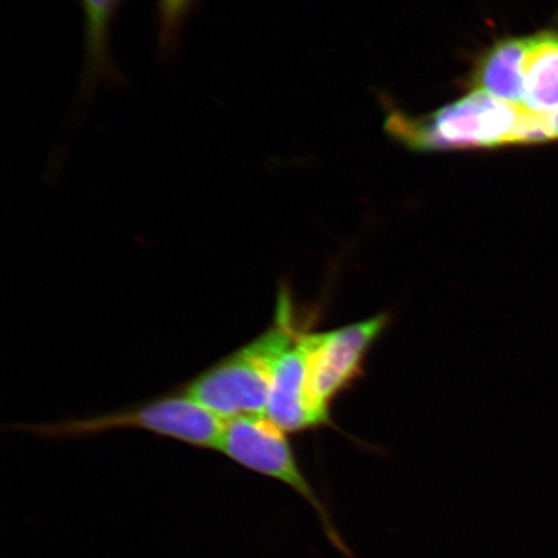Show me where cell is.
I'll use <instances>...</instances> for the list:
<instances>
[{
    "instance_id": "cell-2",
    "label": "cell",
    "mask_w": 558,
    "mask_h": 558,
    "mask_svg": "<svg viewBox=\"0 0 558 558\" xmlns=\"http://www.w3.org/2000/svg\"><path fill=\"white\" fill-rule=\"evenodd\" d=\"M288 292L279 295L275 324L269 329L206 369L184 393L222 421L265 415L278 361L299 335Z\"/></svg>"
},
{
    "instance_id": "cell-7",
    "label": "cell",
    "mask_w": 558,
    "mask_h": 558,
    "mask_svg": "<svg viewBox=\"0 0 558 558\" xmlns=\"http://www.w3.org/2000/svg\"><path fill=\"white\" fill-rule=\"evenodd\" d=\"M520 108L558 118V29L523 37Z\"/></svg>"
},
{
    "instance_id": "cell-1",
    "label": "cell",
    "mask_w": 558,
    "mask_h": 558,
    "mask_svg": "<svg viewBox=\"0 0 558 558\" xmlns=\"http://www.w3.org/2000/svg\"><path fill=\"white\" fill-rule=\"evenodd\" d=\"M386 130L415 151L497 149L558 142V118L542 117L472 90L434 114L413 118L399 111Z\"/></svg>"
},
{
    "instance_id": "cell-8",
    "label": "cell",
    "mask_w": 558,
    "mask_h": 558,
    "mask_svg": "<svg viewBox=\"0 0 558 558\" xmlns=\"http://www.w3.org/2000/svg\"><path fill=\"white\" fill-rule=\"evenodd\" d=\"M522 50L523 37L506 38L488 48L472 74L473 90L520 108Z\"/></svg>"
},
{
    "instance_id": "cell-6",
    "label": "cell",
    "mask_w": 558,
    "mask_h": 558,
    "mask_svg": "<svg viewBox=\"0 0 558 558\" xmlns=\"http://www.w3.org/2000/svg\"><path fill=\"white\" fill-rule=\"evenodd\" d=\"M308 332L299 335L295 343L278 361L269 390L265 416L286 434L330 425L331 415L314 403L310 388Z\"/></svg>"
},
{
    "instance_id": "cell-4",
    "label": "cell",
    "mask_w": 558,
    "mask_h": 558,
    "mask_svg": "<svg viewBox=\"0 0 558 558\" xmlns=\"http://www.w3.org/2000/svg\"><path fill=\"white\" fill-rule=\"evenodd\" d=\"M219 451L243 469L278 481L296 493L316 513L326 539L341 556L353 558L343 536L325 505L300 466L288 434L265 415L232 418L226 423Z\"/></svg>"
},
{
    "instance_id": "cell-10",
    "label": "cell",
    "mask_w": 558,
    "mask_h": 558,
    "mask_svg": "<svg viewBox=\"0 0 558 558\" xmlns=\"http://www.w3.org/2000/svg\"><path fill=\"white\" fill-rule=\"evenodd\" d=\"M193 2L194 0H158L160 34L166 47L173 44L179 27Z\"/></svg>"
},
{
    "instance_id": "cell-3",
    "label": "cell",
    "mask_w": 558,
    "mask_h": 558,
    "mask_svg": "<svg viewBox=\"0 0 558 558\" xmlns=\"http://www.w3.org/2000/svg\"><path fill=\"white\" fill-rule=\"evenodd\" d=\"M226 423L183 392L117 413L75 418L58 424L29 425L23 429L48 438L83 437L118 429H140L194 448L219 450Z\"/></svg>"
},
{
    "instance_id": "cell-9",
    "label": "cell",
    "mask_w": 558,
    "mask_h": 558,
    "mask_svg": "<svg viewBox=\"0 0 558 558\" xmlns=\"http://www.w3.org/2000/svg\"><path fill=\"white\" fill-rule=\"evenodd\" d=\"M86 31V83L108 73L109 33L121 0H82Z\"/></svg>"
},
{
    "instance_id": "cell-5",
    "label": "cell",
    "mask_w": 558,
    "mask_h": 558,
    "mask_svg": "<svg viewBox=\"0 0 558 558\" xmlns=\"http://www.w3.org/2000/svg\"><path fill=\"white\" fill-rule=\"evenodd\" d=\"M389 320L388 313H379L339 329L306 335L311 395L325 413L330 414L333 400L364 373L367 354Z\"/></svg>"
}]
</instances>
